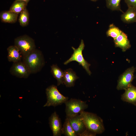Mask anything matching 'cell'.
<instances>
[{"mask_svg": "<svg viewBox=\"0 0 136 136\" xmlns=\"http://www.w3.org/2000/svg\"><path fill=\"white\" fill-rule=\"evenodd\" d=\"M20 0V1H24V2H26L27 3L29 2L30 0Z\"/></svg>", "mask_w": 136, "mask_h": 136, "instance_id": "obj_25", "label": "cell"}, {"mask_svg": "<svg viewBox=\"0 0 136 136\" xmlns=\"http://www.w3.org/2000/svg\"><path fill=\"white\" fill-rule=\"evenodd\" d=\"M125 90V92L121 95L122 100L136 106V87L131 84Z\"/></svg>", "mask_w": 136, "mask_h": 136, "instance_id": "obj_11", "label": "cell"}, {"mask_svg": "<svg viewBox=\"0 0 136 136\" xmlns=\"http://www.w3.org/2000/svg\"><path fill=\"white\" fill-rule=\"evenodd\" d=\"M27 3L24 1L15 0L11 6L9 10L18 14L25 9Z\"/></svg>", "mask_w": 136, "mask_h": 136, "instance_id": "obj_18", "label": "cell"}, {"mask_svg": "<svg viewBox=\"0 0 136 136\" xmlns=\"http://www.w3.org/2000/svg\"><path fill=\"white\" fill-rule=\"evenodd\" d=\"M51 72L54 77L57 81V85L63 84L64 72L57 65L53 64L51 66Z\"/></svg>", "mask_w": 136, "mask_h": 136, "instance_id": "obj_17", "label": "cell"}, {"mask_svg": "<svg viewBox=\"0 0 136 136\" xmlns=\"http://www.w3.org/2000/svg\"><path fill=\"white\" fill-rule=\"evenodd\" d=\"M128 7L136 8V0H124Z\"/></svg>", "mask_w": 136, "mask_h": 136, "instance_id": "obj_23", "label": "cell"}, {"mask_svg": "<svg viewBox=\"0 0 136 136\" xmlns=\"http://www.w3.org/2000/svg\"><path fill=\"white\" fill-rule=\"evenodd\" d=\"M49 124L54 136H60L62 133V126L60 118L56 112L49 118Z\"/></svg>", "mask_w": 136, "mask_h": 136, "instance_id": "obj_9", "label": "cell"}, {"mask_svg": "<svg viewBox=\"0 0 136 136\" xmlns=\"http://www.w3.org/2000/svg\"><path fill=\"white\" fill-rule=\"evenodd\" d=\"M114 42L115 46L121 48L123 52L125 51L131 46L127 35L122 31L120 34L114 40Z\"/></svg>", "mask_w": 136, "mask_h": 136, "instance_id": "obj_12", "label": "cell"}, {"mask_svg": "<svg viewBox=\"0 0 136 136\" xmlns=\"http://www.w3.org/2000/svg\"><path fill=\"white\" fill-rule=\"evenodd\" d=\"M7 59L9 62L13 63L21 61L22 55L18 48L15 45L11 46L7 48Z\"/></svg>", "mask_w": 136, "mask_h": 136, "instance_id": "obj_13", "label": "cell"}, {"mask_svg": "<svg viewBox=\"0 0 136 136\" xmlns=\"http://www.w3.org/2000/svg\"><path fill=\"white\" fill-rule=\"evenodd\" d=\"M135 68L133 66L127 69L119 77L116 88L118 90H125L131 84Z\"/></svg>", "mask_w": 136, "mask_h": 136, "instance_id": "obj_7", "label": "cell"}, {"mask_svg": "<svg viewBox=\"0 0 136 136\" xmlns=\"http://www.w3.org/2000/svg\"><path fill=\"white\" fill-rule=\"evenodd\" d=\"M19 21L20 25L22 26H25L28 25L29 21V15L26 8L20 13Z\"/></svg>", "mask_w": 136, "mask_h": 136, "instance_id": "obj_21", "label": "cell"}, {"mask_svg": "<svg viewBox=\"0 0 136 136\" xmlns=\"http://www.w3.org/2000/svg\"><path fill=\"white\" fill-rule=\"evenodd\" d=\"M14 45L18 49L22 56L36 49L34 40L26 35L21 36L16 38L14 40Z\"/></svg>", "mask_w": 136, "mask_h": 136, "instance_id": "obj_5", "label": "cell"}, {"mask_svg": "<svg viewBox=\"0 0 136 136\" xmlns=\"http://www.w3.org/2000/svg\"><path fill=\"white\" fill-rule=\"evenodd\" d=\"M66 117H69L79 114L87 108L86 102L80 99L71 98L64 103Z\"/></svg>", "mask_w": 136, "mask_h": 136, "instance_id": "obj_4", "label": "cell"}, {"mask_svg": "<svg viewBox=\"0 0 136 136\" xmlns=\"http://www.w3.org/2000/svg\"><path fill=\"white\" fill-rule=\"evenodd\" d=\"M73 129L77 136L86 129L85 125L79 114L71 117H67Z\"/></svg>", "mask_w": 136, "mask_h": 136, "instance_id": "obj_10", "label": "cell"}, {"mask_svg": "<svg viewBox=\"0 0 136 136\" xmlns=\"http://www.w3.org/2000/svg\"><path fill=\"white\" fill-rule=\"evenodd\" d=\"M47 100L44 107H56L65 103L69 98L61 94L58 90L56 86L51 85L46 90Z\"/></svg>", "mask_w": 136, "mask_h": 136, "instance_id": "obj_3", "label": "cell"}, {"mask_svg": "<svg viewBox=\"0 0 136 136\" xmlns=\"http://www.w3.org/2000/svg\"><path fill=\"white\" fill-rule=\"evenodd\" d=\"M122 31L113 24H110L106 32L108 37H110L114 39H116L121 33Z\"/></svg>", "mask_w": 136, "mask_h": 136, "instance_id": "obj_20", "label": "cell"}, {"mask_svg": "<svg viewBox=\"0 0 136 136\" xmlns=\"http://www.w3.org/2000/svg\"><path fill=\"white\" fill-rule=\"evenodd\" d=\"M90 0L92 1L95 2V1H96L97 0Z\"/></svg>", "mask_w": 136, "mask_h": 136, "instance_id": "obj_26", "label": "cell"}, {"mask_svg": "<svg viewBox=\"0 0 136 136\" xmlns=\"http://www.w3.org/2000/svg\"><path fill=\"white\" fill-rule=\"evenodd\" d=\"M79 114L86 129L96 134L102 133L105 131L103 120L96 114L83 111Z\"/></svg>", "mask_w": 136, "mask_h": 136, "instance_id": "obj_1", "label": "cell"}, {"mask_svg": "<svg viewBox=\"0 0 136 136\" xmlns=\"http://www.w3.org/2000/svg\"><path fill=\"white\" fill-rule=\"evenodd\" d=\"M85 45L83 41L81 40L80 44L78 48L75 49L73 47L72 48L74 52L71 57L64 63V64L66 65L73 61H76L78 62L79 64L81 65L89 75L91 72L89 69L90 64L83 57L82 52L84 50Z\"/></svg>", "mask_w": 136, "mask_h": 136, "instance_id": "obj_6", "label": "cell"}, {"mask_svg": "<svg viewBox=\"0 0 136 136\" xmlns=\"http://www.w3.org/2000/svg\"><path fill=\"white\" fill-rule=\"evenodd\" d=\"M121 19L127 23L136 22V8L128 7L126 11L121 15Z\"/></svg>", "mask_w": 136, "mask_h": 136, "instance_id": "obj_15", "label": "cell"}, {"mask_svg": "<svg viewBox=\"0 0 136 136\" xmlns=\"http://www.w3.org/2000/svg\"><path fill=\"white\" fill-rule=\"evenodd\" d=\"M78 78V77L72 69H67L64 72L63 84L67 87L74 86L75 81Z\"/></svg>", "mask_w": 136, "mask_h": 136, "instance_id": "obj_14", "label": "cell"}, {"mask_svg": "<svg viewBox=\"0 0 136 136\" xmlns=\"http://www.w3.org/2000/svg\"><path fill=\"white\" fill-rule=\"evenodd\" d=\"M10 72L11 74L19 78H26L31 73L25 63L21 61L13 63L11 66Z\"/></svg>", "mask_w": 136, "mask_h": 136, "instance_id": "obj_8", "label": "cell"}, {"mask_svg": "<svg viewBox=\"0 0 136 136\" xmlns=\"http://www.w3.org/2000/svg\"><path fill=\"white\" fill-rule=\"evenodd\" d=\"M23 61L27 66L31 74L40 72L45 64L42 52L36 49L27 55L23 56Z\"/></svg>", "mask_w": 136, "mask_h": 136, "instance_id": "obj_2", "label": "cell"}, {"mask_svg": "<svg viewBox=\"0 0 136 136\" xmlns=\"http://www.w3.org/2000/svg\"><path fill=\"white\" fill-rule=\"evenodd\" d=\"M18 15L9 10L2 12L0 13V17L1 20L4 22L14 23L16 21Z\"/></svg>", "mask_w": 136, "mask_h": 136, "instance_id": "obj_16", "label": "cell"}, {"mask_svg": "<svg viewBox=\"0 0 136 136\" xmlns=\"http://www.w3.org/2000/svg\"><path fill=\"white\" fill-rule=\"evenodd\" d=\"M121 0H106V6L109 9L112 10L123 11L121 8L120 2Z\"/></svg>", "mask_w": 136, "mask_h": 136, "instance_id": "obj_22", "label": "cell"}, {"mask_svg": "<svg viewBox=\"0 0 136 136\" xmlns=\"http://www.w3.org/2000/svg\"><path fill=\"white\" fill-rule=\"evenodd\" d=\"M96 134L95 133L86 129L79 136H95Z\"/></svg>", "mask_w": 136, "mask_h": 136, "instance_id": "obj_24", "label": "cell"}, {"mask_svg": "<svg viewBox=\"0 0 136 136\" xmlns=\"http://www.w3.org/2000/svg\"><path fill=\"white\" fill-rule=\"evenodd\" d=\"M62 133L66 136H77L69 122L66 117L62 129Z\"/></svg>", "mask_w": 136, "mask_h": 136, "instance_id": "obj_19", "label": "cell"}]
</instances>
